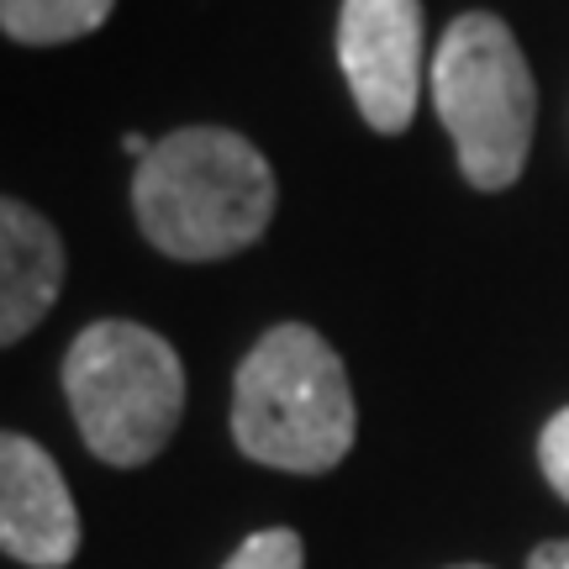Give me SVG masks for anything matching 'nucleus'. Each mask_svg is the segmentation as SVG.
Segmentation results:
<instances>
[{
    "label": "nucleus",
    "instance_id": "6",
    "mask_svg": "<svg viewBox=\"0 0 569 569\" xmlns=\"http://www.w3.org/2000/svg\"><path fill=\"white\" fill-rule=\"evenodd\" d=\"M0 549L32 569H63L80 553V511L59 465L21 432H0Z\"/></svg>",
    "mask_w": 569,
    "mask_h": 569
},
{
    "label": "nucleus",
    "instance_id": "11",
    "mask_svg": "<svg viewBox=\"0 0 569 569\" xmlns=\"http://www.w3.org/2000/svg\"><path fill=\"white\" fill-rule=\"evenodd\" d=\"M528 569H569V543H543L528 559Z\"/></svg>",
    "mask_w": 569,
    "mask_h": 569
},
{
    "label": "nucleus",
    "instance_id": "7",
    "mask_svg": "<svg viewBox=\"0 0 569 569\" xmlns=\"http://www.w3.org/2000/svg\"><path fill=\"white\" fill-rule=\"evenodd\" d=\"M63 243L32 206L0 196V348L27 338L59 301Z\"/></svg>",
    "mask_w": 569,
    "mask_h": 569
},
{
    "label": "nucleus",
    "instance_id": "9",
    "mask_svg": "<svg viewBox=\"0 0 569 569\" xmlns=\"http://www.w3.org/2000/svg\"><path fill=\"white\" fill-rule=\"evenodd\" d=\"M301 565H306L301 538L290 528H264V532H253L222 569H301Z\"/></svg>",
    "mask_w": 569,
    "mask_h": 569
},
{
    "label": "nucleus",
    "instance_id": "1",
    "mask_svg": "<svg viewBox=\"0 0 569 569\" xmlns=\"http://www.w3.org/2000/svg\"><path fill=\"white\" fill-rule=\"evenodd\" d=\"M132 206L148 243L169 259H227L264 238L274 174L264 153L227 127H184L138 163Z\"/></svg>",
    "mask_w": 569,
    "mask_h": 569
},
{
    "label": "nucleus",
    "instance_id": "10",
    "mask_svg": "<svg viewBox=\"0 0 569 569\" xmlns=\"http://www.w3.org/2000/svg\"><path fill=\"white\" fill-rule=\"evenodd\" d=\"M538 459H543V475H549V486L559 490L569 501V407L543 427V443H538Z\"/></svg>",
    "mask_w": 569,
    "mask_h": 569
},
{
    "label": "nucleus",
    "instance_id": "4",
    "mask_svg": "<svg viewBox=\"0 0 569 569\" xmlns=\"http://www.w3.org/2000/svg\"><path fill=\"white\" fill-rule=\"evenodd\" d=\"M63 390L84 443L106 465H148L184 411L180 353L138 322H96L69 343Z\"/></svg>",
    "mask_w": 569,
    "mask_h": 569
},
{
    "label": "nucleus",
    "instance_id": "5",
    "mask_svg": "<svg viewBox=\"0 0 569 569\" xmlns=\"http://www.w3.org/2000/svg\"><path fill=\"white\" fill-rule=\"evenodd\" d=\"M338 59L375 132L411 127L422 90V0H343Z\"/></svg>",
    "mask_w": 569,
    "mask_h": 569
},
{
    "label": "nucleus",
    "instance_id": "3",
    "mask_svg": "<svg viewBox=\"0 0 569 569\" xmlns=\"http://www.w3.org/2000/svg\"><path fill=\"white\" fill-rule=\"evenodd\" d=\"M432 101L469 184L507 190L522 174L538 122V90L507 21L469 11L448 27L432 59Z\"/></svg>",
    "mask_w": 569,
    "mask_h": 569
},
{
    "label": "nucleus",
    "instance_id": "12",
    "mask_svg": "<svg viewBox=\"0 0 569 569\" xmlns=\"http://www.w3.org/2000/svg\"><path fill=\"white\" fill-rule=\"evenodd\" d=\"M453 569H486V565H453Z\"/></svg>",
    "mask_w": 569,
    "mask_h": 569
},
{
    "label": "nucleus",
    "instance_id": "2",
    "mask_svg": "<svg viewBox=\"0 0 569 569\" xmlns=\"http://www.w3.org/2000/svg\"><path fill=\"white\" fill-rule=\"evenodd\" d=\"M232 438L248 459L322 475L353 448V390L322 332L284 322L264 332L232 386Z\"/></svg>",
    "mask_w": 569,
    "mask_h": 569
},
{
    "label": "nucleus",
    "instance_id": "8",
    "mask_svg": "<svg viewBox=\"0 0 569 569\" xmlns=\"http://www.w3.org/2000/svg\"><path fill=\"white\" fill-rule=\"evenodd\" d=\"M117 0H0V27L17 42L48 48V42H74L96 32L111 17Z\"/></svg>",
    "mask_w": 569,
    "mask_h": 569
}]
</instances>
